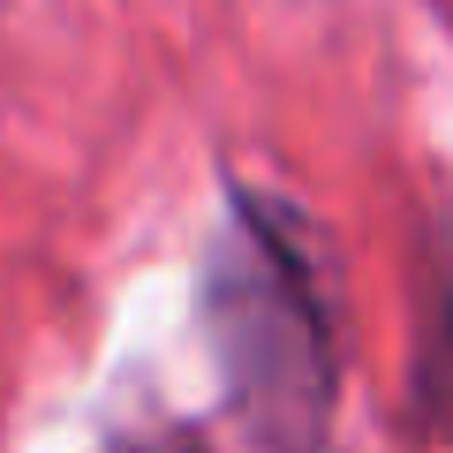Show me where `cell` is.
Wrapping results in <instances>:
<instances>
[{
	"label": "cell",
	"mask_w": 453,
	"mask_h": 453,
	"mask_svg": "<svg viewBox=\"0 0 453 453\" xmlns=\"http://www.w3.org/2000/svg\"><path fill=\"white\" fill-rule=\"evenodd\" d=\"M211 318H219V363H226V386H234V408L250 416V431L273 453L318 446L325 393H333L325 386L333 378L325 318L310 303L303 265L257 219H242L234 250L211 273Z\"/></svg>",
	"instance_id": "1"
}]
</instances>
